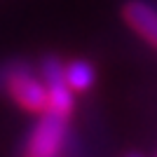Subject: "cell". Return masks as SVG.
Instances as JSON below:
<instances>
[{
    "mask_svg": "<svg viewBox=\"0 0 157 157\" xmlns=\"http://www.w3.org/2000/svg\"><path fill=\"white\" fill-rule=\"evenodd\" d=\"M63 66L66 61H61L56 54H45L40 59L38 71L47 85V92H49V110L71 117L73 110H75V92L66 82Z\"/></svg>",
    "mask_w": 157,
    "mask_h": 157,
    "instance_id": "3",
    "label": "cell"
},
{
    "mask_svg": "<svg viewBox=\"0 0 157 157\" xmlns=\"http://www.w3.org/2000/svg\"><path fill=\"white\" fill-rule=\"evenodd\" d=\"M63 75L66 82L75 94H87L96 85V68L92 61L87 59H71L63 66Z\"/></svg>",
    "mask_w": 157,
    "mask_h": 157,
    "instance_id": "5",
    "label": "cell"
},
{
    "mask_svg": "<svg viewBox=\"0 0 157 157\" xmlns=\"http://www.w3.org/2000/svg\"><path fill=\"white\" fill-rule=\"evenodd\" d=\"M124 157H143V155H138V152H127Z\"/></svg>",
    "mask_w": 157,
    "mask_h": 157,
    "instance_id": "7",
    "label": "cell"
},
{
    "mask_svg": "<svg viewBox=\"0 0 157 157\" xmlns=\"http://www.w3.org/2000/svg\"><path fill=\"white\" fill-rule=\"evenodd\" d=\"M5 96H10L21 110L31 113L35 117L49 110V92H47V85H45V80H42V75H38L35 68L28 61H24L14 71V75L10 78Z\"/></svg>",
    "mask_w": 157,
    "mask_h": 157,
    "instance_id": "2",
    "label": "cell"
},
{
    "mask_svg": "<svg viewBox=\"0 0 157 157\" xmlns=\"http://www.w3.org/2000/svg\"><path fill=\"white\" fill-rule=\"evenodd\" d=\"M68 120L54 110L38 115L35 124L28 129L24 143H21V157H63L68 150Z\"/></svg>",
    "mask_w": 157,
    "mask_h": 157,
    "instance_id": "1",
    "label": "cell"
},
{
    "mask_svg": "<svg viewBox=\"0 0 157 157\" xmlns=\"http://www.w3.org/2000/svg\"><path fill=\"white\" fill-rule=\"evenodd\" d=\"M24 63V59H2L0 61V94L7 92V85H10V78L14 75V71Z\"/></svg>",
    "mask_w": 157,
    "mask_h": 157,
    "instance_id": "6",
    "label": "cell"
},
{
    "mask_svg": "<svg viewBox=\"0 0 157 157\" xmlns=\"http://www.w3.org/2000/svg\"><path fill=\"white\" fill-rule=\"evenodd\" d=\"M122 19L136 35L157 49V7L145 0H129L122 7Z\"/></svg>",
    "mask_w": 157,
    "mask_h": 157,
    "instance_id": "4",
    "label": "cell"
}]
</instances>
